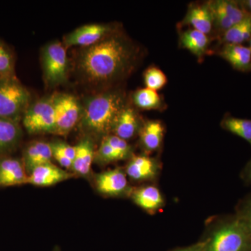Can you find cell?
Returning <instances> with one entry per match:
<instances>
[{"label": "cell", "mask_w": 251, "mask_h": 251, "mask_svg": "<svg viewBox=\"0 0 251 251\" xmlns=\"http://www.w3.org/2000/svg\"><path fill=\"white\" fill-rule=\"evenodd\" d=\"M140 55L139 47L115 30L97 44L83 48L77 58V71L87 83L111 85L134 70Z\"/></svg>", "instance_id": "obj_1"}, {"label": "cell", "mask_w": 251, "mask_h": 251, "mask_svg": "<svg viewBox=\"0 0 251 251\" xmlns=\"http://www.w3.org/2000/svg\"><path fill=\"white\" fill-rule=\"evenodd\" d=\"M127 105L123 91L110 89L86 99L80 127L87 136L102 138L112 134L119 115Z\"/></svg>", "instance_id": "obj_2"}, {"label": "cell", "mask_w": 251, "mask_h": 251, "mask_svg": "<svg viewBox=\"0 0 251 251\" xmlns=\"http://www.w3.org/2000/svg\"><path fill=\"white\" fill-rule=\"evenodd\" d=\"M204 251H251V239L235 214L208 221L202 239Z\"/></svg>", "instance_id": "obj_3"}, {"label": "cell", "mask_w": 251, "mask_h": 251, "mask_svg": "<svg viewBox=\"0 0 251 251\" xmlns=\"http://www.w3.org/2000/svg\"><path fill=\"white\" fill-rule=\"evenodd\" d=\"M30 101V93L15 75L0 77V118L19 123Z\"/></svg>", "instance_id": "obj_4"}, {"label": "cell", "mask_w": 251, "mask_h": 251, "mask_svg": "<svg viewBox=\"0 0 251 251\" xmlns=\"http://www.w3.org/2000/svg\"><path fill=\"white\" fill-rule=\"evenodd\" d=\"M22 120L25 128L30 134L53 133L56 122L53 97H45L30 104Z\"/></svg>", "instance_id": "obj_5"}, {"label": "cell", "mask_w": 251, "mask_h": 251, "mask_svg": "<svg viewBox=\"0 0 251 251\" xmlns=\"http://www.w3.org/2000/svg\"><path fill=\"white\" fill-rule=\"evenodd\" d=\"M42 65L48 85L56 86L65 82L69 62L64 44L58 41L48 44L43 49Z\"/></svg>", "instance_id": "obj_6"}, {"label": "cell", "mask_w": 251, "mask_h": 251, "mask_svg": "<svg viewBox=\"0 0 251 251\" xmlns=\"http://www.w3.org/2000/svg\"><path fill=\"white\" fill-rule=\"evenodd\" d=\"M53 97L55 109V126L54 134L67 135L80 121L82 106L74 96L58 94Z\"/></svg>", "instance_id": "obj_7"}, {"label": "cell", "mask_w": 251, "mask_h": 251, "mask_svg": "<svg viewBox=\"0 0 251 251\" xmlns=\"http://www.w3.org/2000/svg\"><path fill=\"white\" fill-rule=\"evenodd\" d=\"M207 3L212 14L214 32L219 39L229 28L242 21L247 16L239 1L214 0Z\"/></svg>", "instance_id": "obj_8"}, {"label": "cell", "mask_w": 251, "mask_h": 251, "mask_svg": "<svg viewBox=\"0 0 251 251\" xmlns=\"http://www.w3.org/2000/svg\"><path fill=\"white\" fill-rule=\"evenodd\" d=\"M94 183L97 191L108 198H130L133 189L127 179L125 168L120 167L96 175Z\"/></svg>", "instance_id": "obj_9"}, {"label": "cell", "mask_w": 251, "mask_h": 251, "mask_svg": "<svg viewBox=\"0 0 251 251\" xmlns=\"http://www.w3.org/2000/svg\"><path fill=\"white\" fill-rule=\"evenodd\" d=\"M125 171L127 176L135 182H153L159 177L162 163L158 157L147 154H133Z\"/></svg>", "instance_id": "obj_10"}, {"label": "cell", "mask_w": 251, "mask_h": 251, "mask_svg": "<svg viewBox=\"0 0 251 251\" xmlns=\"http://www.w3.org/2000/svg\"><path fill=\"white\" fill-rule=\"evenodd\" d=\"M115 31L110 25L89 24L74 29L64 37V46L87 47L97 44Z\"/></svg>", "instance_id": "obj_11"}, {"label": "cell", "mask_w": 251, "mask_h": 251, "mask_svg": "<svg viewBox=\"0 0 251 251\" xmlns=\"http://www.w3.org/2000/svg\"><path fill=\"white\" fill-rule=\"evenodd\" d=\"M75 175L53 163H46L36 167L28 175L27 184L39 187H49L74 177Z\"/></svg>", "instance_id": "obj_12"}, {"label": "cell", "mask_w": 251, "mask_h": 251, "mask_svg": "<svg viewBox=\"0 0 251 251\" xmlns=\"http://www.w3.org/2000/svg\"><path fill=\"white\" fill-rule=\"evenodd\" d=\"M130 198L137 206L151 215L157 214L166 205L165 198L156 185L133 188Z\"/></svg>", "instance_id": "obj_13"}, {"label": "cell", "mask_w": 251, "mask_h": 251, "mask_svg": "<svg viewBox=\"0 0 251 251\" xmlns=\"http://www.w3.org/2000/svg\"><path fill=\"white\" fill-rule=\"evenodd\" d=\"M166 128L163 122L153 120L144 121L139 132V143L144 154L150 155L161 150Z\"/></svg>", "instance_id": "obj_14"}, {"label": "cell", "mask_w": 251, "mask_h": 251, "mask_svg": "<svg viewBox=\"0 0 251 251\" xmlns=\"http://www.w3.org/2000/svg\"><path fill=\"white\" fill-rule=\"evenodd\" d=\"M27 179L22 160L9 156L0 158V188L27 184Z\"/></svg>", "instance_id": "obj_15"}, {"label": "cell", "mask_w": 251, "mask_h": 251, "mask_svg": "<svg viewBox=\"0 0 251 251\" xmlns=\"http://www.w3.org/2000/svg\"><path fill=\"white\" fill-rule=\"evenodd\" d=\"M181 24L191 26L192 29L209 36L214 31V22L207 1L202 4L193 3L190 4Z\"/></svg>", "instance_id": "obj_16"}, {"label": "cell", "mask_w": 251, "mask_h": 251, "mask_svg": "<svg viewBox=\"0 0 251 251\" xmlns=\"http://www.w3.org/2000/svg\"><path fill=\"white\" fill-rule=\"evenodd\" d=\"M143 122L136 110L127 104L119 115L112 134L128 141L139 134Z\"/></svg>", "instance_id": "obj_17"}, {"label": "cell", "mask_w": 251, "mask_h": 251, "mask_svg": "<svg viewBox=\"0 0 251 251\" xmlns=\"http://www.w3.org/2000/svg\"><path fill=\"white\" fill-rule=\"evenodd\" d=\"M217 53L235 70L251 72V50L248 46L242 44H222Z\"/></svg>", "instance_id": "obj_18"}, {"label": "cell", "mask_w": 251, "mask_h": 251, "mask_svg": "<svg viewBox=\"0 0 251 251\" xmlns=\"http://www.w3.org/2000/svg\"><path fill=\"white\" fill-rule=\"evenodd\" d=\"M53 156L50 143L44 141H33L23 151L22 161L27 175L36 167L51 163Z\"/></svg>", "instance_id": "obj_19"}, {"label": "cell", "mask_w": 251, "mask_h": 251, "mask_svg": "<svg viewBox=\"0 0 251 251\" xmlns=\"http://www.w3.org/2000/svg\"><path fill=\"white\" fill-rule=\"evenodd\" d=\"M95 158L94 141L86 136L75 145V156L71 171L75 175L86 177L91 173L92 165Z\"/></svg>", "instance_id": "obj_20"}, {"label": "cell", "mask_w": 251, "mask_h": 251, "mask_svg": "<svg viewBox=\"0 0 251 251\" xmlns=\"http://www.w3.org/2000/svg\"><path fill=\"white\" fill-rule=\"evenodd\" d=\"M210 44L209 36L192 28L182 31L179 35L180 46L201 60L207 52Z\"/></svg>", "instance_id": "obj_21"}, {"label": "cell", "mask_w": 251, "mask_h": 251, "mask_svg": "<svg viewBox=\"0 0 251 251\" xmlns=\"http://www.w3.org/2000/svg\"><path fill=\"white\" fill-rule=\"evenodd\" d=\"M19 123L0 118V155L11 152L22 138Z\"/></svg>", "instance_id": "obj_22"}, {"label": "cell", "mask_w": 251, "mask_h": 251, "mask_svg": "<svg viewBox=\"0 0 251 251\" xmlns=\"http://www.w3.org/2000/svg\"><path fill=\"white\" fill-rule=\"evenodd\" d=\"M220 44H242L251 39V16L247 15L219 38Z\"/></svg>", "instance_id": "obj_23"}, {"label": "cell", "mask_w": 251, "mask_h": 251, "mask_svg": "<svg viewBox=\"0 0 251 251\" xmlns=\"http://www.w3.org/2000/svg\"><path fill=\"white\" fill-rule=\"evenodd\" d=\"M132 98L135 106L142 110L162 111L166 108L159 94L147 87L135 91Z\"/></svg>", "instance_id": "obj_24"}, {"label": "cell", "mask_w": 251, "mask_h": 251, "mask_svg": "<svg viewBox=\"0 0 251 251\" xmlns=\"http://www.w3.org/2000/svg\"><path fill=\"white\" fill-rule=\"evenodd\" d=\"M221 126L223 129L245 140L251 146V120L238 118L227 113L221 120Z\"/></svg>", "instance_id": "obj_25"}, {"label": "cell", "mask_w": 251, "mask_h": 251, "mask_svg": "<svg viewBox=\"0 0 251 251\" xmlns=\"http://www.w3.org/2000/svg\"><path fill=\"white\" fill-rule=\"evenodd\" d=\"M144 81L147 88L157 92L166 86L168 78L163 71L158 67L151 66L144 73Z\"/></svg>", "instance_id": "obj_26"}, {"label": "cell", "mask_w": 251, "mask_h": 251, "mask_svg": "<svg viewBox=\"0 0 251 251\" xmlns=\"http://www.w3.org/2000/svg\"><path fill=\"white\" fill-rule=\"evenodd\" d=\"M235 214L251 239V193L238 202Z\"/></svg>", "instance_id": "obj_27"}, {"label": "cell", "mask_w": 251, "mask_h": 251, "mask_svg": "<svg viewBox=\"0 0 251 251\" xmlns=\"http://www.w3.org/2000/svg\"><path fill=\"white\" fill-rule=\"evenodd\" d=\"M95 159L99 164L101 165L110 164L115 162L123 161L121 156L107 143L106 140L104 138L101 140L100 147L95 153Z\"/></svg>", "instance_id": "obj_28"}, {"label": "cell", "mask_w": 251, "mask_h": 251, "mask_svg": "<svg viewBox=\"0 0 251 251\" xmlns=\"http://www.w3.org/2000/svg\"><path fill=\"white\" fill-rule=\"evenodd\" d=\"M103 138L121 156L123 161H128L134 154L133 148L126 140L122 139L120 137L114 134L107 135Z\"/></svg>", "instance_id": "obj_29"}, {"label": "cell", "mask_w": 251, "mask_h": 251, "mask_svg": "<svg viewBox=\"0 0 251 251\" xmlns=\"http://www.w3.org/2000/svg\"><path fill=\"white\" fill-rule=\"evenodd\" d=\"M14 59L9 49L0 41V77L14 75Z\"/></svg>", "instance_id": "obj_30"}, {"label": "cell", "mask_w": 251, "mask_h": 251, "mask_svg": "<svg viewBox=\"0 0 251 251\" xmlns=\"http://www.w3.org/2000/svg\"><path fill=\"white\" fill-rule=\"evenodd\" d=\"M52 146L58 149L66 157H67L69 160L72 162L74 161L75 156V146H72L64 142L60 141V140H56V141L50 143Z\"/></svg>", "instance_id": "obj_31"}, {"label": "cell", "mask_w": 251, "mask_h": 251, "mask_svg": "<svg viewBox=\"0 0 251 251\" xmlns=\"http://www.w3.org/2000/svg\"><path fill=\"white\" fill-rule=\"evenodd\" d=\"M240 176L244 184L247 186L251 185V158L241 172Z\"/></svg>", "instance_id": "obj_32"}, {"label": "cell", "mask_w": 251, "mask_h": 251, "mask_svg": "<svg viewBox=\"0 0 251 251\" xmlns=\"http://www.w3.org/2000/svg\"><path fill=\"white\" fill-rule=\"evenodd\" d=\"M170 251H204L202 243L198 242L196 244L185 247H178Z\"/></svg>", "instance_id": "obj_33"}, {"label": "cell", "mask_w": 251, "mask_h": 251, "mask_svg": "<svg viewBox=\"0 0 251 251\" xmlns=\"http://www.w3.org/2000/svg\"><path fill=\"white\" fill-rule=\"evenodd\" d=\"M239 3L246 14L251 16V0H240Z\"/></svg>", "instance_id": "obj_34"}, {"label": "cell", "mask_w": 251, "mask_h": 251, "mask_svg": "<svg viewBox=\"0 0 251 251\" xmlns=\"http://www.w3.org/2000/svg\"><path fill=\"white\" fill-rule=\"evenodd\" d=\"M53 251H60V249H59L58 247H56L55 249H54Z\"/></svg>", "instance_id": "obj_35"}, {"label": "cell", "mask_w": 251, "mask_h": 251, "mask_svg": "<svg viewBox=\"0 0 251 251\" xmlns=\"http://www.w3.org/2000/svg\"><path fill=\"white\" fill-rule=\"evenodd\" d=\"M249 47L250 48V49H251V39L250 40V41H249Z\"/></svg>", "instance_id": "obj_36"}]
</instances>
